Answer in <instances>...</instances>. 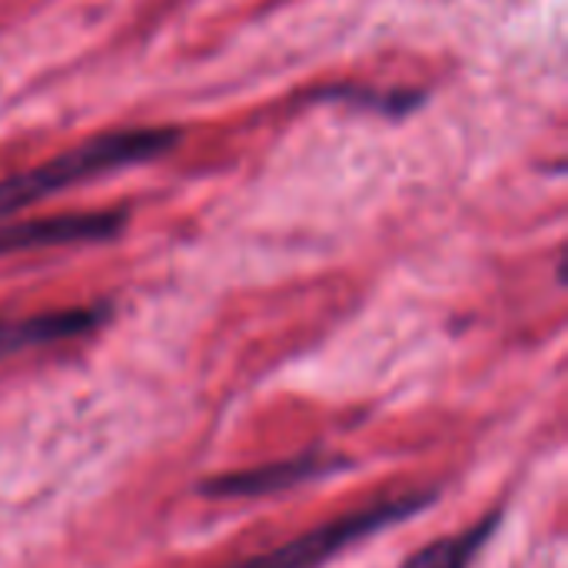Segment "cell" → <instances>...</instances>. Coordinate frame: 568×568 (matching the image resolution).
<instances>
[{
	"label": "cell",
	"mask_w": 568,
	"mask_h": 568,
	"mask_svg": "<svg viewBox=\"0 0 568 568\" xmlns=\"http://www.w3.org/2000/svg\"><path fill=\"white\" fill-rule=\"evenodd\" d=\"M123 226V213H67L43 216L13 226H0V253L43 250V246H70V243H100L116 236Z\"/></svg>",
	"instance_id": "cell-3"
},
{
	"label": "cell",
	"mask_w": 568,
	"mask_h": 568,
	"mask_svg": "<svg viewBox=\"0 0 568 568\" xmlns=\"http://www.w3.org/2000/svg\"><path fill=\"white\" fill-rule=\"evenodd\" d=\"M493 526H496V519H483L469 532H459V536L429 542L426 549H419L416 556H409L403 568H469V562L476 559V552L483 549V542L489 539Z\"/></svg>",
	"instance_id": "cell-6"
},
{
	"label": "cell",
	"mask_w": 568,
	"mask_h": 568,
	"mask_svg": "<svg viewBox=\"0 0 568 568\" xmlns=\"http://www.w3.org/2000/svg\"><path fill=\"white\" fill-rule=\"evenodd\" d=\"M176 146V133L166 126H146V130H120V133H100L73 150L57 153L53 160L23 170L17 176L0 180V216L17 213L30 203H40L73 183H83L90 176H103L133 163H150Z\"/></svg>",
	"instance_id": "cell-1"
},
{
	"label": "cell",
	"mask_w": 568,
	"mask_h": 568,
	"mask_svg": "<svg viewBox=\"0 0 568 568\" xmlns=\"http://www.w3.org/2000/svg\"><path fill=\"white\" fill-rule=\"evenodd\" d=\"M433 503L429 493L423 496H399V499H389V503H376L369 509H359V513H349L343 519H333L300 539H293L290 546L283 549H273L266 556H256L250 562H240L236 568H320L323 562L336 559L339 552H346L349 546L369 539L373 532L379 529H389L403 519H413L419 509H426Z\"/></svg>",
	"instance_id": "cell-2"
},
{
	"label": "cell",
	"mask_w": 568,
	"mask_h": 568,
	"mask_svg": "<svg viewBox=\"0 0 568 568\" xmlns=\"http://www.w3.org/2000/svg\"><path fill=\"white\" fill-rule=\"evenodd\" d=\"M346 466L343 459H326V456H300L290 463H273L263 469H250V473H230V476H216L206 479L200 486L203 496L213 499H246V496H270V493H286L300 483L320 479L333 469Z\"/></svg>",
	"instance_id": "cell-4"
},
{
	"label": "cell",
	"mask_w": 568,
	"mask_h": 568,
	"mask_svg": "<svg viewBox=\"0 0 568 568\" xmlns=\"http://www.w3.org/2000/svg\"><path fill=\"white\" fill-rule=\"evenodd\" d=\"M100 320H103V310H63V313H43V316H27V320H7L0 323V356L83 336Z\"/></svg>",
	"instance_id": "cell-5"
}]
</instances>
